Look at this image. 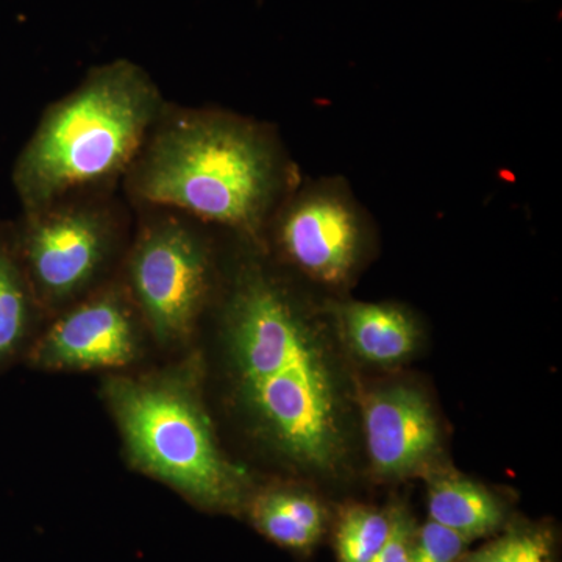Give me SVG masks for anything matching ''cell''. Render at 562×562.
<instances>
[{
    "instance_id": "6da1fadb",
    "label": "cell",
    "mask_w": 562,
    "mask_h": 562,
    "mask_svg": "<svg viewBox=\"0 0 562 562\" xmlns=\"http://www.w3.org/2000/svg\"><path fill=\"white\" fill-rule=\"evenodd\" d=\"M236 401L262 441L301 468L331 472L346 453L338 375L316 322L257 266L239 271L224 314Z\"/></svg>"
},
{
    "instance_id": "7a4b0ae2",
    "label": "cell",
    "mask_w": 562,
    "mask_h": 562,
    "mask_svg": "<svg viewBox=\"0 0 562 562\" xmlns=\"http://www.w3.org/2000/svg\"><path fill=\"white\" fill-rule=\"evenodd\" d=\"M271 136L254 122L205 110H165L127 171L140 205L257 235L283 184Z\"/></svg>"
},
{
    "instance_id": "3957f363",
    "label": "cell",
    "mask_w": 562,
    "mask_h": 562,
    "mask_svg": "<svg viewBox=\"0 0 562 562\" xmlns=\"http://www.w3.org/2000/svg\"><path fill=\"white\" fill-rule=\"evenodd\" d=\"M160 90L127 60L92 69L44 111L13 169L24 213L80 198L127 173L165 113Z\"/></svg>"
},
{
    "instance_id": "277c9868",
    "label": "cell",
    "mask_w": 562,
    "mask_h": 562,
    "mask_svg": "<svg viewBox=\"0 0 562 562\" xmlns=\"http://www.w3.org/2000/svg\"><path fill=\"white\" fill-rule=\"evenodd\" d=\"M105 394L139 469L209 512L246 509V475L222 452L190 384L177 379H113Z\"/></svg>"
},
{
    "instance_id": "5b68a950",
    "label": "cell",
    "mask_w": 562,
    "mask_h": 562,
    "mask_svg": "<svg viewBox=\"0 0 562 562\" xmlns=\"http://www.w3.org/2000/svg\"><path fill=\"white\" fill-rule=\"evenodd\" d=\"M22 266L40 305L72 301L109 261L120 232L116 210L72 198L24 213L14 225Z\"/></svg>"
},
{
    "instance_id": "8992f818",
    "label": "cell",
    "mask_w": 562,
    "mask_h": 562,
    "mask_svg": "<svg viewBox=\"0 0 562 562\" xmlns=\"http://www.w3.org/2000/svg\"><path fill=\"white\" fill-rule=\"evenodd\" d=\"M128 276L133 302L155 338L187 339L211 284L210 251L201 236L173 214L149 222L133 246Z\"/></svg>"
},
{
    "instance_id": "52a82bcc",
    "label": "cell",
    "mask_w": 562,
    "mask_h": 562,
    "mask_svg": "<svg viewBox=\"0 0 562 562\" xmlns=\"http://www.w3.org/2000/svg\"><path fill=\"white\" fill-rule=\"evenodd\" d=\"M276 241L292 266L319 283L339 286L357 269L364 221L342 187H308L277 210Z\"/></svg>"
},
{
    "instance_id": "ba28073f",
    "label": "cell",
    "mask_w": 562,
    "mask_h": 562,
    "mask_svg": "<svg viewBox=\"0 0 562 562\" xmlns=\"http://www.w3.org/2000/svg\"><path fill=\"white\" fill-rule=\"evenodd\" d=\"M135 310L121 291L94 292L29 347V361L49 371L117 369L136 360Z\"/></svg>"
},
{
    "instance_id": "9c48e42d",
    "label": "cell",
    "mask_w": 562,
    "mask_h": 562,
    "mask_svg": "<svg viewBox=\"0 0 562 562\" xmlns=\"http://www.w3.org/2000/svg\"><path fill=\"white\" fill-rule=\"evenodd\" d=\"M362 425L369 458L380 475H409L438 452L439 428L431 405L405 384L368 394Z\"/></svg>"
},
{
    "instance_id": "30bf717a",
    "label": "cell",
    "mask_w": 562,
    "mask_h": 562,
    "mask_svg": "<svg viewBox=\"0 0 562 562\" xmlns=\"http://www.w3.org/2000/svg\"><path fill=\"white\" fill-rule=\"evenodd\" d=\"M336 319L350 349L371 364H397L413 353L419 339L416 322L390 303H339Z\"/></svg>"
},
{
    "instance_id": "8fae6325",
    "label": "cell",
    "mask_w": 562,
    "mask_h": 562,
    "mask_svg": "<svg viewBox=\"0 0 562 562\" xmlns=\"http://www.w3.org/2000/svg\"><path fill=\"white\" fill-rule=\"evenodd\" d=\"M244 512L265 538L295 552L313 549L327 527L324 506L302 491L261 492L249 498Z\"/></svg>"
},
{
    "instance_id": "7c38bea8",
    "label": "cell",
    "mask_w": 562,
    "mask_h": 562,
    "mask_svg": "<svg viewBox=\"0 0 562 562\" xmlns=\"http://www.w3.org/2000/svg\"><path fill=\"white\" fill-rule=\"evenodd\" d=\"M428 514L432 522L468 542L492 535L505 520L501 502L486 487L457 473L436 476L428 484Z\"/></svg>"
},
{
    "instance_id": "4fadbf2b",
    "label": "cell",
    "mask_w": 562,
    "mask_h": 562,
    "mask_svg": "<svg viewBox=\"0 0 562 562\" xmlns=\"http://www.w3.org/2000/svg\"><path fill=\"white\" fill-rule=\"evenodd\" d=\"M38 306L22 266L14 225L0 224V369L27 349Z\"/></svg>"
},
{
    "instance_id": "5bb4252c",
    "label": "cell",
    "mask_w": 562,
    "mask_h": 562,
    "mask_svg": "<svg viewBox=\"0 0 562 562\" xmlns=\"http://www.w3.org/2000/svg\"><path fill=\"white\" fill-rule=\"evenodd\" d=\"M391 531V513L373 506L344 508L336 524L335 546L339 562H372Z\"/></svg>"
},
{
    "instance_id": "9a60e30c",
    "label": "cell",
    "mask_w": 562,
    "mask_h": 562,
    "mask_svg": "<svg viewBox=\"0 0 562 562\" xmlns=\"http://www.w3.org/2000/svg\"><path fill=\"white\" fill-rule=\"evenodd\" d=\"M460 562H554L552 536L541 528H513Z\"/></svg>"
},
{
    "instance_id": "2e32d148",
    "label": "cell",
    "mask_w": 562,
    "mask_h": 562,
    "mask_svg": "<svg viewBox=\"0 0 562 562\" xmlns=\"http://www.w3.org/2000/svg\"><path fill=\"white\" fill-rule=\"evenodd\" d=\"M468 541L428 519L414 532L409 562H460Z\"/></svg>"
},
{
    "instance_id": "e0dca14e",
    "label": "cell",
    "mask_w": 562,
    "mask_h": 562,
    "mask_svg": "<svg viewBox=\"0 0 562 562\" xmlns=\"http://www.w3.org/2000/svg\"><path fill=\"white\" fill-rule=\"evenodd\" d=\"M390 513V536L372 562H409L414 532H416L412 516L403 508H394Z\"/></svg>"
}]
</instances>
